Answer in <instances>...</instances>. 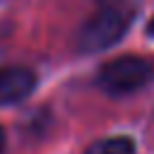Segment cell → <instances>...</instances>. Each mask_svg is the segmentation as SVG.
<instances>
[{
  "label": "cell",
  "instance_id": "6da1fadb",
  "mask_svg": "<svg viewBox=\"0 0 154 154\" xmlns=\"http://www.w3.org/2000/svg\"><path fill=\"white\" fill-rule=\"evenodd\" d=\"M132 7L128 2H116V5H101L96 14H91L77 31V48L82 53H99L111 46H116L130 22H132Z\"/></svg>",
  "mask_w": 154,
  "mask_h": 154
},
{
  "label": "cell",
  "instance_id": "7a4b0ae2",
  "mask_svg": "<svg viewBox=\"0 0 154 154\" xmlns=\"http://www.w3.org/2000/svg\"><path fill=\"white\" fill-rule=\"evenodd\" d=\"M154 77V67L147 58L140 55H118L101 65L99 87L111 96H125L144 89Z\"/></svg>",
  "mask_w": 154,
  "mask_h": 154
},
{
  "label": "cell",
  "instance_id": "3957f363",
  "mask_svg": "<svg viewBox=\"0 0 154 154\" xmlns=\"http://www.w3.org/2000/svg\"><path fill=\"white\" fill-rule=\"evenodd\" d=\"M36 87V75L29 67L7 65L0 67V106L24 101Z\"/></svg>",
  "mask_w": 154,
  "mask_h": 154
},
{
  "label": "cell",
  "instance_id": "277c9868",
  "mask_svg": "<svg viewBox=\"0 0 154 154\" xmlns=\"http://www.w3.org/2000/svg\"><path fill=\"white\" fill-rule=\"evenodd\" d=\"M87 154H135V142L130 137H106L94 142Z\"/></svg>",
  "mask_w": 154,
  "mask_h": 154
},
{
  "label": "cell",
  "instance_id": "5b68a950",
  "mask_svg": "<svg viewBox=\"0 0 154 154\" xmlns=\"http://www.w3.org/2000/svg\"><path fill=\"white\" fill-rule=\"evenodd\" d=\"M147 34H149V36L154 38V17H152V19L147 22Z\"/></svg>",
  "mask_w": 154,
  "mask_h": 154
},
{
  "label": "cell",
  "instance_id": "8992f818",
  "mask_svg": "<svg viewBox=\"0 0 154 154\" xmlns=\"http://www.w3.org/2000/svg\"><path fill=\"white\" fill-rule=\"evenodd\" d=\"M99 5H116V2H128V0H96Z\"/></svg>",
  "mask_w": 154,
  "mask_h": 154
},
{
  "label": "cell",
  "instance_id": "52a82bcc",
  "mask_svg": "<svg viewBox=\"0 0 154 154\" xmlns=\"http://www.w3.org/2000/svg\"><path fill=\"white\" fill-rule=\"evenodd\" d=\"M2 149H5V130L0 128V154H2Z\"/></svg>",
  "mask_w": 154,
  "mask_h": 154
}]
</instances>
